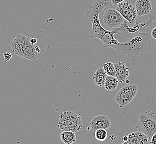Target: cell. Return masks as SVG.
I'll list each match as a JSON object with an SVG mask.
<instances>
[{"mask_svg":"<svg viewBox=\"0 0 156 144\" xmlns=\"http://www.w3.org/2000/svg\"><path fill=\"white\" fill-rule=\"evenodd\" d=\"M151 43L148 33L142 32L130 38V39L126 42L121 43L117 41L111 48L119 53L136 58L140 54L150 52L152 50Z\"/></svg>","mask_w":156,"mask_h":144,"instance_id":"cell-1","label":"cell"},{"mask_svg":"<svg viewBox=\"0 0 156 144\" xmlns=\"http://www.w3.org/2000/svg\"><path fill=\"white\" fill-rule=\"evenodd\" d=\"M149 15V19L148 21H141L137 18L134 25L132 27H129V22L125 19L123 23L119 28H116L115 31L125 37L130 38L135 35L144 32L147 27L153 25V21L155 19V17L151 14Z\"/></svg>","mask_w":156,"mask_h":144,"instance_id":"cell-2","label":"cell"},{"mask_svg":"<svg viewBox=\"0 0 156 144\" xmlns=\"http://www.w3.org/2000/svg\"><path fill=\"white\" fill-rule=\"evenodd\" d=\"M57 126L62 131L78 132L83 127L81 115L72 111H63L59 115Z\"/></svg>","mask_w":156,"mask_h":144,"instance_id":"cell-3","label":"cell"},{"mask_svg":"<svg viewBox=\"0 0 156 144\" xmlns=\"http://www.w3.org/2000/svg\"><path fill=\"white\" fill-rule=\"evenodd\" d=\"M136 128L151 140L156 133V112L148 110L140 114L138 118Z\"/></svg>","mask_w":156,"mask_h":144,"instance_id":"cell-4","label":"cell"},{"mask_svg":"<svg viewBox=\"0 0 156 144\" xmlns=\"http://www.w3.org/2000/svg\"><path fill=\"white\" fill-rule=\"evenodd\" d=\"M101 23L104 28L108 31L115 30L122 26L125 19L116 9H108L104 13Z\"/></svg>","mask_w":156,"mask_h":144,"instance_id":"cell-5","label":"cell"},{"mask_svg":"<svg viewBox=\"0 0 156 144\" xmlns=\"http://www.w3.org/2000/svg\"><path fill=\"white\" fill-rule=\"evenodd\" d=\"M121 14L123 18L127 20L129 24L136 22L137 17V13L136 7L129 1L122 2L116 5V9Z\"/></svg>","mask_w":156,"mask_h":144,"instance_id":"cell-6","label":"cell"},{"mask_svg":"<svg viewBox=\"0 0 156 144\" xmlns=\"http://www.w3.org/2000/svg\"><path fill=\"white\" fill-rule=\"evenodd\" d=\"M100 15H95L88 17V19L92 24V27L90 29V38H98L100 40L106 33L107 30L103 27L99 19Z\"/></svg>","mask_w":156,"mask_h":144,"instance_id":"cell-7","label":"cell"},{"mask_svg":"<svg viewBox=\"0 0 156 144\" xmlns=\"http://www.w3.org/2000/svg\"><path fill=\"white\" fill-rule=\"evenodd\" d=\"M90 127L92 131L99 129H108L112 126L110 119L106 115H98L94 116L90 122Z\"/></svg>","mask_w":156,"mask_h":144,"instance_id":"cell-8","label":"cell"},{"mask_svg":"<svg viewBox=\"0 0 156 144\" xmlns=\"http://www.w3.org/2000/svg\"><path fill=\"white\" fill-rule=\"evenodd\" d=\"M112 5L111 0H94V4L90 6L86 11V16L88 18L95 15H100L105 8Z\"/></svg>","mask_w":156,"mask_h":144,"instance_id":"cell-9","label":"cell"},{"mask_svg":"<svg viewBox=\"0 0 156 144\" xmlns=\"http://www.w3.org/2000/svg\"><path fill=\"white\" fill-rule=\"evenodd\" d=\"M128 141L123 144H147L150 143V140L143 132L138 131L127 134Z\"/></svg>","mask_w":156,"mask_h":144,"instance_id":"cell-10","label":"cell"},{"mask_svg":"<svg viewBox=\"0 0 156 144\" xmlns=\"http://www.w3.org/2000/svg\"><path fill=\"white\" fill-rule=\"evenodd\" d=\"M137 16L150 15L152 9V3L151 0H137L135 3Z\"/></svg>","mask_w":156,"mask_h":144,"instance_id":"cell-11","label":"cell"},{"mask_svg":"<svg viewBox=\"0 0 156 144\" xmlns=\"http://www.w3.org/2000/svg\"><path fill=\"white\" fill-rule=\"evenodd\" d=\"M115 69V77L119 82L123 83L125 82L129 75L128 68L126 66L125 62H118L114 63Z\"/></svg>","mask_w":156,"mask_h":144,"instance_id":"cell-12","label":"cell"},{"mask_svg":"<svg viewBox=\"0 0 156 144\" xmlns=\"http://www.w3.org/2000/svg\"><path fill=\"white\" fill-rule=\"evenodd\" d=\"M28 39H30L24 35H17L15 39L11 43V47L13 53L20 57L22 52V48Z\"/></svg>","mask_w":156,"mask_h":144,"instance_id":"cell-13","label":"cell"},{"mask_svg":"<svg viewBox=\"0 0 156 144\" xmlns=\"http://www.w3.org/2000/svg\"><path fill=\"white\" fill-rule=\"evenodd\" d=\"M34 44H32L30 40L28 39L22 48L20 57L25 58L27 60H34L38 58V53L36 50Z\"/></svg>","mask_w":156,"mask_h":144,"instance_id":"cell-14","label":"cell"},{"mask_svg":"<svg viewBox=\"0 0 156 144\" xmlns=\"http://www.w3.org/2000/svg\"><path fill=\"white\" fill-rule=\"evenodd\" d=\"M107 77V74L105 71L103 67H100L94 72L93 76V79L95 84H96L98 86L102 87L104 86Z\"/></svg>","mask_w":156,"mask_h":144,"instance_id":"cell-15","label":"cell"},{"mask_svg":"<svg viewBox=\"0 0 156 144\" xmlns=\"http://www.w3.org/2000/svg\"><path fill=\"white\" fill-rule=\"evenodd\" d=\"M115 101L121 108L125 107V105H127L132 101L122 88L115 95Z\"/></svg>","mask_w":156,"mask_h":144,"instance_id":"cell-16","label":"cell"},{"mask_svg":"<svg viewBox=\"0 0 156 144\" xmlns=\"http://www.w3.org/2000/svg\"><path fill=\"white\" fill-rule=\"evenodd\" d=\"M61 141L64 144H71L74 143L76 140V136L75 132L71 131H63L60 134Z\"/></svg>","mask_w":156,"mask_h":144,"instance_id":"cell-17","label":"cell"},{"mask_svg":"<svg viewBox=\"0 0 156 144\" xmlns=\"http://www.w3.org/2000/svg\"><path fill=\"white\" fill-rule=\"evenodd\" d=\"M119 83V80L115 77L107 75L104 87L107 91H115L117 88Z\"/></svg>","mask_w":156,"mask_h":144,"instance_id":"cell-18","label":"cell"},{"mask_svg":"<svg viewBox=\"0 0 156 144\" xmlns=\"http://www.w3.org/2000/svg\"><path fill=\"white\" fill-rule=\"evenodd\" d=\"M122 88L131 101L134 99L137 93L138 87L137 85H127Z\"/></svg>","mask_w":156,"mask_h":144,"instance_id":"cell-19","label":"cell"},{"mask_svg":"<svg viewBox=\"0 0 156 144\" xmlns=\"http://www.w3.org/2000/svg\"><path fill=\"white\" fill-rule=\"evenodd\" d=\"M94 136L95 139L100 141H105L108 136V133L106 129H99L94 131Z\"/></svg>","mask_w":156,"mask_h":144,"instance_id":"cell-20","label":"cell"},{"mask_svg":"<svg viewBox=\"0 0 156 144\" xmlns=\"http://www.w3.org/2000/svg\"><path fill=\"white\" fill-rule=\"evenodd\" d=\"M103 68L107 75L115 77V69L114 63L106 62L103 64Z\"/></svg>","mask_w":156,"mask_h":144,"instance_id":"cell-21","label":"cell"},{"mask_svg":"<svg viewBox=\"0 0 156 144\" xmlns=\"http://www.w3.org/2000/svg\"><path fill=\"white\" fill-rule=\"evenodd\" d=\"M3 57H4V60L5 62H7L8 61H9L11 59L12 57V54L10 52H5L4 51V54H3Z\"/></svg>","mask_w":156,"mask_h":144,"instance_id":"cell-22","label":"cell"},{"mask_svg":"<svg viewBox=\"0 0 156 144\" xmlns=\"http://www.w3.org/2000/svg\"><path fill=\"white\" fill-rule=\"evenodd\" d=\"M150 144H156V133L152 136V138L150 140Z\"/></svg>","mask_w":156,"mask_h":144,"instance_id":"cell-23","label":"cell"},{"mask_svg":"<svg viewBox=\"0 0 156 144\" xmlns=\"http://www.w3.org/2000/svg\"><path fill=\"white\" fill-rule=\"evenodd\" d=\"M113 5H117L119 3H121L122 2H124L125 0H111Z\"/></svg>","mask_w":156,"mask_h":144,"instance_id":"cell-24","label":"cell"},{"mask_svg":"<svg viewBox=\"0 0 156 144\" xmlns=\"http://www.w3.org/2000/svg\"><path fill=\"white\" fill-rule=\"evenodd\" d=\"M151 36L153 39H156V27L153 28L152 31L151 32Z\"/></svg>","mask_w":156,"mask_h":144,"instance_id":"cell-25","label":"cell"},{"mask_svg":"<svg viewBox=\"0 0 156 144\" xmlns=\"http://www.w3.org/2000/svg\"><path fill=\"white\" fill-rule=\"evenodd\" d=\"M30 42L32 44H36L37 43V39L34 38H32L31 39H30Z\"/></svg>","mask_w":156,"mask_h":144,"instance_id":"cell-26","label":"cell"},{"mask_svg":"<svg viewBox=\"0 0 156 144\" xmlns=\"http://www.w3.org/2000/svg\"><path fill=\"white\" fill-rule=\"evenodd\" d=\"M128 135H125L123 138H122V140L123 141V142H122V144H123L125 142H127L128 141Z\"/></svg>","mask_w":156,"mask_h":144,"instance_id":"cell-27","label":"cell"}]
</instances>
